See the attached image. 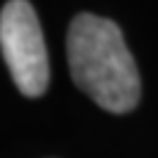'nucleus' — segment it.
Instances as JSON below:
<instances>
[{
  "label": "nucleus",
  "mask_w": 158,
  "mask_h": 158,
  "mask_svg": "<svg viewBox=\"0 0 158 158\" xmlns=\"http://www.w3.org/2000/svg\"><path fill=\"white\" fill-rule=\"evenodd\" d=\"M76 85L111 113L132 111L142 94L139 71L120 28L97 14H78L66 38Z\"/></svg>",
  "instance_id": "nucleus-1"
},
{
  "label": "nucleus",
  "mask_w": 158,
  "mask_h": 158,
  "mask_svg": "<svg viewBox=\"0 0 158 158\" xmlns=\"http://www.w3.org/2000/svg\"><path fill=\"white\" fill-rule=\"evenodd\" d=\"M0 50L14 85L26 97H40L50 85V61L38 14L28 0H7L0 12Z\"/></svg>",
  "instance_id": "nucleus-2"
}]
</instances>
